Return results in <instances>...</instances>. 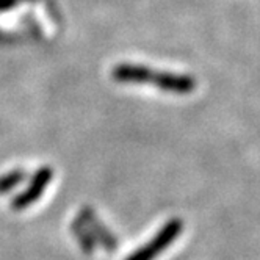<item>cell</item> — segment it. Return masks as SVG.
Segmentation results:
<instances>
[{"label":"cell","mask_w":260,"mask_h":260,"mask_svg":"<svg viewBox=\"0 0 260 260\" xmlns=\"http://www.w3.org/2000/svg\"><path fill=\"white\" fill-rule=\"evenodd\" d=\"M183 231V221L179 218H171L165 222V226L155 234V237L147 241L141 248H138L135 252L130 254L125 260H155L161 252L168 249L177 237Z\"/></svg>","instance_id":"obj_1"},{"label":"cell","mask_w":260,"mask_h":260,"mask_svg":"<svg viewBox=\"0 0 260 260\" xmlns=\"http://www.w3.org/2000/svg\"><path fill=\"white\" fill-rule=\"evenodd\" d=\"M52 177H53V171L50 166H41V168L33 174L28 187L22 193L14 196V199L11 201V209L14 212H21V210H25L27 207L33 206V204L43 196L46 188L49 187Z\"/></svg>","instance_id":"obj_2"},{"label":"cell","mask_w":260,"mask_h":260,"mask_svg":"<svg viewBox=\"0 0 260 260\" xmlns=\"http://www.w3.org/2000/svg\"><path fill=\"white\" fill-rule=\"evenodd\" d=\"M158 71H154L147 66L132 64V63H121L116 64L111 71V77L119 83H151L155 85Z\"/></svg>","instance_id":"obj_3"},{"label":"cell","mask_w":260,"mask_h":260,"mask_svg":"<svg viewBox=\"0 0 260 260\" xmlns=\"http://www.w3.org/2000/svg\"><path fill=\"white\" fill-rule=\"evenodd\" d=\"M80 219L89 231V234L92 235V238H94V241H99V243L110 252L116 249L118 243H116L115 235L102 224L98 215L91 210V207H83L80 210Z\"/></svg>","instance_id":"obj_4"},{"label":"cell","mask_w":260,"mask_h":260,"mask_svg":"<svg viewBox=\"0 0 260 260\" xmlns=\"http://www.w3.org/2000/svg\"><path fill=\"white\" fill-rule=\"evenodd\" d=\"M71 229L74 232V237L77 238V241H79V245H80V248H82L83 252L91 254L92 251H94L96 241H94V238H92V235L89 234V231L86 229V226L82 222L80 218H76V219L72 221Z\"/></svg>","instance_id":"obj_5"},{"label":"cell","mask_w":260,"mask_h":260,"mask_svg":"<svg viewBox=\"0 0 260 260\" xmlns=\"http://www.w3.org/2000/svg\"><path fill=\"white\" fill-rule=\"evenodd\" d=\"M24 179H25L24 170H13L4 176H0V194H5V193L11 191L19 183H22Z\"/></svg>","instance_id":"obj_6"},{"label":"cell","mask_w":260,"mask_h":260,"mask_svg":"<svg viewBox=\"0 0 260 260\" xmlns=\"http://www.w3.org/2000/svg\"><path fill=\"white\" fill-rule=\"evenodd\" d=\"M13 4H14V0H0V11L11 8Z\"/></svg>","instance_id":"obj_7"}]
</instances>
